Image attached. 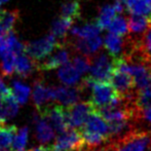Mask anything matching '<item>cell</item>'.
Returning a JSON list of instances; mask_svg holds the SVG:
<instances>
[{
    "instance_id": "1",
    "label": "cell",
    "mask_w": 151,
    "mask_h": 151,
    "mask_svg": "<svg viewBox=\"0 0 151 151\" xmlns=\"http://www.w3.org/2000/svg\"><path fill=\"white\" fill-rule=\"evenodd\" d=\"M150 148L151 132L133 129L97 151H148Z\"/></svg>"
},
{
    "instance_id": "2",
    "label": "cell",
    "mask_w": 151,
    "mask_h": 151,
    "mask_svg": "<svg viewBox=\"0 0 151 151\" xmlns=\"http://www.w3.org/2000/svg\"><path fill=\"white\" fill-rule=\"evenodd\" d=\"M109 82L117 95L127 101H133L136 91L134 78L129 71V65L123 57L113 59V68Z\"/></svg>"
},
{
    "instance_id": "3",
    "label": "cell",
    "mask_w": 151,
    "mask_h": 151,
    "mask_svg": "<svg viewBox=\"0 0 151 151\" xmlns=\"http://www.w3.org/2000/svg\"><path fill=\"white\" fill-rule=\"evenodd\" d=\"M90 91V101L95 106L96 110L98 108L113 103L120 98L109 81H101V80H96L93 78L91 80Z\"/></svg>"
},
{
    "instance_id": "4",
    "label": "cell",
    "mask_w": 151,
    "mask_h": 151,
    "mask_svg": "<svg viewBox=\"0 0 151 151\" xmlns=\"http://www.w3.org/2000/svg\"><path fill=\"white\" fill-rule=\"evenodd\" d=\"M60 42L54 35L50 34L39 40L24 43V52L35 63H38L52 54Z\"/></svg>"
},
{
    "instance_id": "5",
    "label": "cell",
    "mask_w": 151,
    "mask_h": 151,
    "mask_svg": "<svg viewBox=\"0 0 151 151\" xmlns=\"http://www.w3.org/2000/svg\"><path fill=\"white\" fill-rule=\"evenodd\" d=\"M91 58V66L88 72L96 80L109 81L110 74L113 68V59L107 54V52L99 50Z\"/></svg>"
},
{
    "instance_id": "6",
    "label": "cell",
    "mask_w": 151,
    "mask_h": 151,
    "mask_svg": "<svg viewBox=\"0 0 151 151\" xmlns=\"http://www.w3.org/2000/svg\"><path fill=\"white\" fill-rule=\"evenodd\" d=\"M37 113L42 118L47 120L57 133H63L66 129H70L66 115V109L61 104L52 102Z\"/></svg>"
},
{
    "instance_id": "7",
    "label": "cell",
    "mask_w": 151,
    "mask_h": 151,
    "mask_svg": "<svg viewBox=\"0 0 151 151\" xmlns=\"http://www.w3.org/2000/svg\"><path fill=\"white\" fill-rule=\"evenodd\" d=\"M70 47L66 41L60 42L59 45L52 50V54H50L42 61L36 63V70L38 71H50L57 68H60L62 65L70 61Z\"/></svg>"
},
{
    "instance_id": "8",
    "label": "cell",
    "mask_w": 151,
    "mask_h": 151,
    "mask_svg": "<svg viewBox=\"0 0 151 151\" xmlns=\"http://www.w3.org/2000/svg\"><path fill=\"white\" fill-rule=\"evenodd\" d=\"M54 146L59 151H83L86 147L81 132L73 127L60 133L55 141Z\"/></svg>"
},
{
    "instance_id": "9",
    "label": "cell",
    "mask_w": 151,
    "mask_h": 151,
    "mask_svg": "<svg viewBox=\"0 0 151 151\" xmlns=\"http://www.w3.org/2000/svg\"><path fill=\"white\" fill-rule=\"evenodd\" d=\"M65 109L69 127L79 129L88 119V115L95 111L96 108L91 101H86L77 102L73 105L65 107Z\"/></svg>"
},
{
    "instance_id": "10",
    "label": "cell",
    "mask_w": 151,
    "mask_h": 151,
    "mask_svg": "<svg viewBox=\"0 0 151 151\" xmlns=\"http://www.w3.org/2000/svg\"><path fill=\"white\" fill-rule=\"evenodd\" d=\"M65 41L73 52L88 57H91L103 47V39L100 37V35L88 38L71 37L70 40L66 39Z\"/></svg>"
},
{
    "instance_id": "11",
    "label": "cell",
    "mask_w": 151,
    "mask_h": 151,
    "mask_svg": "<svg viewBox=\"0 0 151 151\" xmlns=\"http://www.w3.org/2000/svg\"><path fill=\"white\" fill-rule=\"evenodd\" d=\"M32 100L37 112L42 110L46 105L55 102V90L52 86H47L41 78H37L33 82Z\"/></svg>"
},
{
    "instance_id": "12",
    "label": "cell",
    "mask_w": 151,
    "mask_h": 151,
    "mask_svg": "<svg viewBox=\"0 0 151 151\" xmlns=\"http://www.w3.org/2000/svg\"><path fill=\"white\" fill-rule=\"evenodd\" d=\"M54 90L55 101H58L64 107H68V106H71L79 102V100L81 99L82 95H83L79 86H55Z\"/></svg>"
},
{
    "instance_id": "13",
    "label": "cell",
    "mask_w": 151,
    "mask_h": 151,
    "mask_svg": "<svg viewBox=\"0 0 151 151\" xmlns=\"http://www.w3.org/2000/svg\"><path fill=\"white\" fill-rule=\"evenodd\" d=\"M79 129L80 131H86V132H91V133L100 134V135L105 136V137H107L109 139L108 124L106 122V120L100 115L97 110L93 111L88 115V119L86 120V122L83 123V125Z\"/></svg>"
},
{
    "instance_id": "14",
    "label": "cell",
    "mask_w": 151,
    "mask_h": 151,
    "mask_svg": "<svg viewBox=\"0 0 151 151\" xmlns=\"http://www.w3.org/2000/svg\"><path fill=\"white\" fill-rule=\"evenodd\" d=\"M33 120L35 123L36 139L40 144H47L55 139V129L47 120L42 118L38 113L34 115Z\"/></svg>"
},
{
    "instance_id": "15",
    "label": "cell",
    "mask_w": 151,
    "mask_h": 151,
    "mask_svg": "<svg viewBox=\"0 0 151 151\" xmlns=\"http://www.w3.org/2000/svg\"><path fill=\"white\" fill-rule=\"evenodd\" d=\"M36 70V63L25 52H21L14 59V71L20 77L27 78Z\"/></svg>"
},
{
    "instance_id": "16",
    "label": "cell",
    "mask_w": 151,
    "mask_h": 151,
    "mask_svg": "<svg viewBox=\"0 0 151 151\" xmlns=\"http://www.w3.org/2000/svg\"><path fill=\"white\" fill-rule=\"evenodd\" d=\"M57 75L59 80L66 86H77L81 80L80 78L81 74L75 69V67L70 62L61 66Z\"/></svg>"
},
{
    "instance_id": "17",
    "label": "cell",
    "mask_w": 151,
    "mask_h": 151,
    "mask_svg": "<svg viewBox=\"0 0 151 151\" xmlns=\"http://www.w3.org/2000/svg\"><path fill=\"white\" fill-rule=\"evenodd\" d=\"M0 103H1L2 112L6 120L17 115L19 111V103L10 88H8L3 95L0 96Z\"/></svg>"
},
{
    "instance_id": "18",
    "label": "cell",
    "mask_w": 151,
    "mask_h": 151,
    "mask_svg": "<svg viewBox=\"0 0 151 151\" xmlns=\"http://www.w3.org/2000/svg\"><path fill=\"white\" fill-rule=\"evenodd\" d=\"M73 24L74 21L64 18V17H60L57 20H55V22L52 23L50 34L54 35L59 41L64 42L67 39L68 32H69L70 28L73 26Z\"/></svg>"
},
{
    "instance_id": "19",
    "label": "cell",
    "mask_w": 151,
    "mask_h": 151,
    "mask_svg": "<svg viewBox=\"0 0 151 151\" xmlns=\"http://www.w3.org/2000/svg\"><path fill=\"white\" fill-rule=\"evenodd\" d=\"M123 4L129 14H140L151 20V2L146 0H125Z\"/></svg>"
},
{
    "instance_id": "20",
    "label": "cell",
    "mask_w": 151,
    "mask_h": 151,
    "mask_svg": "<svg viewBox=\"0 0 151 151\" xmlns=\"http://www.w3.org/2000/svg\"><path fill=\"white\" fill-rule=\"evenodd\" d=\"M150 20L144 16L140 14H129L127 20V27H129V33L135 36L141 37L143 33L147 30L149 26Z\"/></svg>"
},
{
    "instance_id": "21",
    "label": "cell",
    "mask_w": 151,
    "mask_h": 151,
    "mask_svg": "<svg viewBox=\"0 0 151 151\" xmlns=\"http://www.w3.org/2000/svg\"><path fill=\"white\" fill-rule=\"evenodd\" d=\"M69 31L71 37L74 38H88L100 35V33H101V30L95 22L86 23V24H82L80 26L71 27Z\"/></svg>"
},
{
    "instance_id": "22",
    "label": "cell",
    "mask_w": 151,
    "mask_h": 151,
    "mask_svg": "<svg viewBox=\"0 0 151 151\" xmlns=\"http://www.w3.org/2000/svg\"><path fill=\"white\" fill-rule=\"evenodd\" d=\"M132 103L137 110L151 107V84L136 90Z\"/></svg>"
},
{
    "instance_id": "23",
    "label": "cell",
    "mask_w": 151,
    "mask_h": 151,
    "mask_svg": "<svg viewBox=\"0 0 151 151\" xmlns=\"http://www.w3.org/2000/svg\"><path fill=\"white\" fill-rule=\"evenodd\" d=\"M116 14H117V12H116L113 4H106L101 7L99 12V16L96 19L95 23L101 31L106 30Z\"/></svg>"
},
{
    "instance_id": "24",
    "label": "cell",
    "mask_w": 151,
    "mask_h": 151,
    "mask_svg": "<svg viewBox=\"0 0 151 151\" xmlns=\"http://www.w3.org/2000/svg\"><path fill=\"white\" fill-rule=\"evenodd\" d=\"M80 6L79 0H68L62 4L61 17L70 19L72 21H77L80 18Z\"/></svg>"
},
{
    "instance_id": "25",
    "label": "cell",
    "mask_w": 151,
    "mask_h": 151,
    "mask_svg": "<svg viewBox=\"0 0 151 151\" xmlns=\"http://www.w3.org/2000/svg\"><path fill=\"white\" fill-rule=\"evenodd\" d=\"M19 20H20V12L18 9L0 10V26L6 32L14 30Z\"/></svg>"
},
{
    "instance_id": "26",
    "label": "cell",
    "mask_w": 151,
    "mask_h": 151,
    "mask_svg": "<svg viewBox=\"0 0 151 151\" xmlns=\"http://www.w3.org/2000/svg\"><path fill=\"white\" fill-rule=\"evenodd\" d=\"M18 129L16 125L0 124V150L12 147V140L16 136Z\"/></svg>"
},
{
    "instance_id": "27",
    "label": "cell",
    "mask_w": 151,
    "mask_h": 151,
    "mask_svg": "<svg viewBox=\"0 0 151 151\" xmlns=\"http://www.w3.org/2000/svg\"><path fill=\"white\" fill-rule=\"evenodd\" d=\"M107 30L110 33H113L115 35L125 37L129 33V27H127V20L125 17L121 14H116L114 19L111 21L109 26L107 27Z\"/></svg>"
},
{
    "instance_id": "28",
    "label": "cell",
    "mask_w": 151,
    "mask_h": 151,
    "mask_svg": "<svg viewBox=\"0 0 151 151\" xmlns=\"http://www.w3.org/2000/svg\"><path fill=\"white\" fill-rule=\"evenodd\" d=\"M12 93H14V98L18 101L19 104L21 105H24L27 103L29 99V96H30L31 90L28 86L24 84L23 82L19 81V80H14L12 81Z\"/></svg>"
},
{
    "instance_id": "29",
    "label": "cell",
    "mask_w": 151,
    "mask_h": 151,
    "mask_svg": "<svg viewBox=\"0 0 151 151\" xmlns=\"http://www.w3.org/2000/svg\"><path fill=\"white\" fill-rule=\"evenodd\" d=\"M28 135H29V129L27 127H24L17 132L14 140H12V147L14 150H20L24 149L25 146L27 145L28 142Z\"/></svg>"
},
{
    "instance_id": "30",
    "label": "cell",
    "mask_w": 151,
    "mask_h": 151,
    "mask_svg": "<svg viewBox=\"0 0 151 151\" xmlns=\"http://www.w3.org/2000/svg\"><path fill=\"white\" fill-rule=\"evenodd\" d=\"M71 63L80 74H84L86 72H88V70H90L91 58L88 56L78 54V56H75L72 59Z\"/></svg>"
},
{
    "instance_id": "31",
    "label": "cell",
    "mask_w": 151,
    "mask_h": 151,
    "mask_svg": "<svg viewBox=\"0 0 151 151\" xmlns=\"http://www.w3.org/2000/svg\"><path fill=\"white\" fill-rule=\"evenodd\" d=\"M139 45L141 50L147 55L149 58H151V20L149 23L147 30L143 33L141 38L139 39Z\"/></svg>"
},
{
    "instance_id": "32",
    "label": "cell",
    "mask_w": 151,
    "mask_h": 151,
    "mask_svg": "<svg viewBox=\"0 0 151 151\" xmlns=\"http://www.w3.org/2000/svg\"><path fill=\"white\" fill-rule=\"evenodd\" d=\"M136 121H145L147 124L151 127V107H148L143 110H136L134 122Z\"/></svg>"
},
{
    "instance_id": "33",
    "label": "cell",
    "mask_w": 151,
    "mask_h": 151,
    "mask_svg": "<svg viewBox=\"0 0 151 151\" xmlns=\"http://www.w3.org/2000/svg\"><path fill=\"white\" fill-rule=\"evenodd\" d=\"M8 90V88L5 86V83H4V81L1 79V77H0V96H2L4 93H5L6 91Z\"/></svg>"
},
{
    "instance_id": "34",
    "label": "cell",
    "mask_w": 151,
    "mask_h": 151,
    "mask_svg": "<svg viewBox=\"0 0 151 151\" xmlns=\"http://www.w3.org/2000/svg\"><path fill=\"white\" fill-rule=\"evenodd\" d=\"M31 151H46V146L44 145V144H41V145L38 146V147L32 148Z\"/></svg>"
},
{
    "instance_id": "35",
    "label": "cell",
    "mask_w": 151,
    "mask_h": 151,
    "mask_svg": "<svg viewBox=\"0 0 151 151\" xmlns=\"http://www.w3.org/2000/svg\"><path fill=\"white\" fill-rule=\"evenodd\" d=\"M6 34H7V32H6L3 28H2L1 26H0V40L3 39V38L5 37Z\"/></svg>"
},
{
    "instance_id": "36",
    "label": "cell",
    "mask_w": 151,
    "mask_h": 151,
    "mask_svg": "<svg viewBox=\"0 0 151 151\" xmlns=\"http://www.w3.org/2000/svg\"><path fill=\"white\" fill-rule=\"evenodd\" d=\"M46 151H59V150L55 147L54 144H50V145H46Z\"/></svg>"
},
{
    "instance_id": "37",
    "label": "cell",
    "mask_w": 151,
    "mask_h": 151,
    "mask_svg": "<svg viewBox=\"0 0 151 151\" xmlns=\"http://www.w3.org/2000/svg\"><path fill=\"white\" fill-rule=\"evenodd\" d=\"M8 0H0V8H1V5L3 3H5V2H7Z\"/></svg>"
},
{
    "instance_id": "38",
    "label": "cell",
    "mask_w": 151,
    "mask_h": 151,
    "mask_svg": "<svg viewBox=\"0 0 151 151\" xmlns=\"http://www.w3.org/2000/svg\"><path fill=\"white\" fill-rule=\"evenodd\" d=\"M0 151H12V150H7V149H2V150H0Z\"/></svg>"
},
{
    "instance_id": "39",
    "label": "cell",
    "mask_w": 151,
    "mask_h": 151,
    "mask_svg": "<svg viewBox=\"0 0 151 151\" xmlns=\"http://www.w3.org/2000/svg\"><path fill=\"white\" fill-rule=\"evenodd\" d=\"M18 151H31V150H24V149H20V150H18Z\"/></svg>"
},
{
    "instance_id": "40",
    "label": "cell",
    "mask_w": 151,
    "mask_h": 151,
    "mask_svg": "<svg viewBox=\"0 0 151 151\" xmlns=\"http://www.w3.org/2000/svg\"><path fill=\"white\" fill-rule=\"evenodd\" d=\"M120 1H121V2H123V3H124V1H125V0H120Z\"/></svg>"
},
{
    "instance_id": "41",
    "label": "cell",
    "mask_w": 151,
    "mask_h": 151,
    "mask_svg": "<svg viewBox=\"0 0 151 151\" xmlns=\"http://www.w3.org/2000/svg\"><path fill=\"white\" fill-rule=\"evenodd\" d=\"M146 1H149V2H151V0H146Z\"/></svg>"
},
{
    "instance_id": "42",
    "label": "cell",
    "mask_w": 151,
    "mask_h": 151,
    "mask_svg": "<svg viewBox=\"0 0 151 151\" xmlns=\"http://www.w3.org/2000/svg\"><path fill=\"white\" fill-rule=\"evenodd\" d=\"M148 151H151V148H150V149H149V150H148Z\"/></svg>"
}]
</instances>
